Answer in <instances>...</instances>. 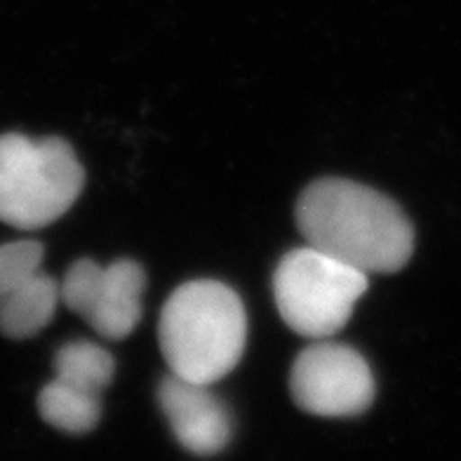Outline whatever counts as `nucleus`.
<instances>
[{
	"label": "nucleus",
	"mask_w": 461,
	"mask_h": 461,
	"mask_svg": "<svg viewBox=\"0 0 461 461\" xmlns=\"http://www.w3.org/2000/svg\"><path fill=\"white\" fill-rule=\"evenodd\" d=\"M294 219L306 245L363 274H395L414 252L407 214L365 184L318 179L299 195Z\"/></svg>",
	"instance_id": "1"
},
{
	"label": "nucleus",
	"mask_w": 461,
	"mask_h": 461,
	"mask_svg": "<svg viewBox=\"0 0 461 461\" xmlns=\"http://www.w3.org/2000/svg\"><path fill=\"white\" fill-rule=\"evenodd\" d=\"M158 341L172 375L212 386L236 370L248 346V313L219 280H191L165 302Z\"/></svg>",
	"instance_id": "2"
},
{
	"label": "nucleus",
	"mask_w": 461,
	"mask_h": 461,
	"mask_svg": "<svg viewBox=\"0 0 461 461\" xmlns=\"http://www.w3.org/2000/svg\"><path fill=\"white\" fill-rule=\"evenodd\" d=\"M86 186V172L59 137H0V221L22 230L52 224L71 210Z\"/></svg>",
	"instance_id": "3"
},
{
	"label": "nucleus",
	"mask_w": 461,
	"mask_h": 461,
	"mask_svg": "<svg viewBox=\"0 0 461 461\" xmlns=\"http://www.w3.org/2000/svg\"><path fill=\"white\" fill-rule=\"evenodd\" d=\"M370 276L344 261L303 245L287 252L274 274V299L280 318L306 339H330L351 321Z\"/></svg>",
	"instance_id": "4"
},
{
	"label": "nucleus",
	"mask_w": 461,
	"mask_h": 461,
	"mask_svg": "<svg viewBox=\"0 0 461 461\" xmlns=\"http://www.w3.org/2000/svg\"><path fill=\"white\" fill-rule=\"evenodd\" d=\"M290 393L316 417H358L375 401V376L353 346L316 339L292 363Z\"/></svg>",
	"instance_id": "5"
},
{
	"label": "nucleus",
	"mask_w": 461,
	"mask_h": 461,
	"mask_svg": "<svg viewBox=\"0 0 461 461\" xmlns=\"http://www.w3.org/2000/svg\"><path fill=\"white\" fill-rule=\"evenodd\" d=\"M146 274L141 264L118 259L102 267L78 259L61 278V303L104 339H125L141 321Z\"/></svg>",
	"instance_id": "6"
},
{
	"label": "nucleus",
	"mask_w": 461,
	"mask_h": 461,
	"mask_svg": "<svg viewBox=\"0 0 461 461\" xmlns=\"http://www.w3.org/2000/svg\"><path fill=\"white\" fill-rule=\"evenodd\" d=\"M158 402L184 449L198 456L219 455L233 436V419L212 386L167 375L158 386Z\"/></svg>",
	"instance_id": "7"
},
{
	"label": "nucleus",
	"mask_w": 461,
	"mask_h": 461,
	"mask_svg": "<svg viewBox=\"0 0 461 461\" xmlns=\"http://www.w3.org/2000/svg\"><path fill=\"white\" fill-rule=\"evenodd\" d=\"M61 303V283L41 271L0 299V332L10 339H29L48 328Z\"/></svg>",
	"instance_id": "8"
},
{
	"label": "nucleus",
	"mask_w": 461,
	"mask_h": 461,
	"mask_svg": "<svg viewBox=\"0 0 461 461\" xmlns=\"http://www.w3.org/2000/svg\"><path fill=\"white\" fill-rule=\"evenodd\" d=\"M38 412L57 431L83 436L102 419V395L73 389L59 379H52L38 393Z\"/></svg>",
	"instance_id": "9"
},
{
	"label": "nucleus",
	"mask_w": 461,
	"mask_h": 461,
	"mask_svg": "<svg viewBox=\"0 0 461 461\" xmlns=\"http://www.w3.org/2000/svg\"><path fill=\"white\" fill-rule=\"evenodd\" d=\"M113 356L95 341H68L55 353V379L73 389L102 395L113 382Z\"/></svg>",
	"instance_id": "10"
},
{
	"label": "nucleus",
	"mask_w": 461,
	"mask_h": 461,
	"mask_svg": "<svg viewBox=\"0 0 461 461\" xmlns=\"http://www.w3.org/2000/svg\"><path fill=\"white\" fill-rule=\"evenodd\" d=\"M43 255L45 248L38 240H13L0 245V299L43 271Z\"/></svg>",
	"instance_id": "11"
}]
</instances>
